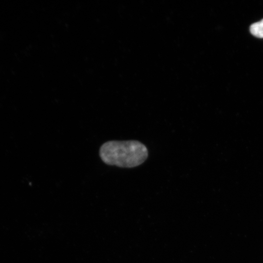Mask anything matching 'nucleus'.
<instances>
[{"label":"nucleus","mask_w":263,"mask_h":263,"mask_svg":"<svg viewBox=\"0 0 263 263\" xmlns=\"http://www.w3.org/2000/svg\"><path fill=\"white\" fill-rule=\"evenodd\" d=\"M99 154L102 161L108 165L132 168L145 162L148 150L144 144L137 140H111L101 146Z\"/></svg>","instance_id":"nucleus-1"},{"label":"nucleus","mask_w":263,"mask_h":263,"mask_svg":"<svg viewBox=\"0 0 263 263\" xmlns=\"http://www.w3.org/2000/svg\"><path fill=\"white\" fill-rule=\"evenodd\" d=\"M250 31L254 36L258 38H263V19L251 24L250 26Z\"/></svg>","instance_id":"nucleus-2"}]
</instances>
